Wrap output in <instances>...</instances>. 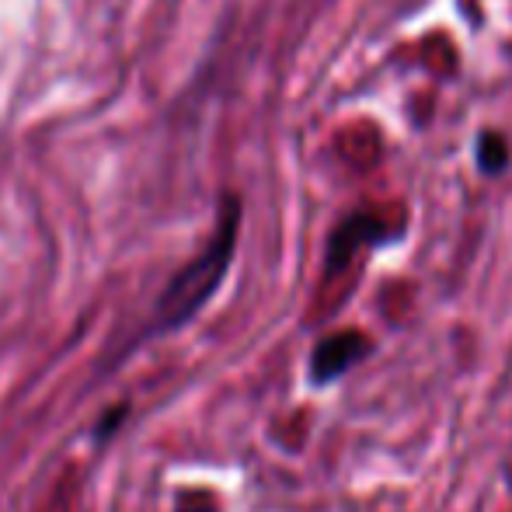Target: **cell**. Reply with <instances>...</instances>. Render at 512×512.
I'll list each match as a JSON object with an SVG mask.
<instances>
[{
  "label": "cell",
  "instance_id": "obj_1",
  "mask_svg": "<svg viewBox=\"0 0 512 512\" xmlns=\"http://www.w3.org/2000/svg\"><path fill=\"white\" fill-rule=\"evenodd\" d=\"M237 223H241V203H237L234 196H227L206 248L171 276L168 290L157 300V307H154L157 331L182 328L185 321H192V317L206 307V300L213 297L216 286L223 283V276H227V269H230V258H234V244H237Z\"/></svg>",
  "mask_w": 512,
  "mask_h": 512
},
{
  "label": "cell",
  "instance_id": "obj_2",
  "mask_svg": "<svg viewBox=\"0 0 512 512\" xmlns=\"http://www.w3.org/2000/svg\"><path fill=\"white\" fill-rule=\"evenodd\" d=\"M370 349L373 345L363 331H356V328L331 331V335H324L321 342H317L314 356H310V380H314V384H331V380H338L342 373H349L359 359H366Z\"/></svg>",
  "mask_w": 512,
  "mask_h": 512
}]
</instances>
